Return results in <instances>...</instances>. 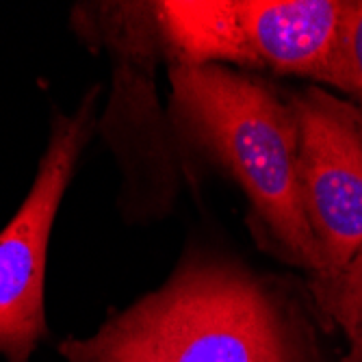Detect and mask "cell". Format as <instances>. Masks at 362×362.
<instances>
[{
	"mask_svg": "<svg viewBox=\"0 0 362 362\" xmlns=\"http://www.w3.org/2000/svg\"><path fill=\"white\" fill-rule=\"evenodd\" d=\"M306 280L260 272L217 247H189L172 276L111 315L68 362H341Z\"/></svg>",
	"mask_w": 362,
	"mask_h": 362,
	"instance_id": "cell-1",
	"label": "cell"
},
{
	"mask_svg": "<svg viewBox=\"0 0 362 362\" xmlns=\"http://www.w3.org/2000/svg\"><path fill=\"white\" fill-rule=\"evenodd\" d=\"M170 119L180 141L245 193L256 241L313 276L321 258L300 191V126L286 89L226 65H170Z\"/></svg>",
	"mask_w": 362,
	"mask_h": 362,
	"instance_id": "cell-2",
	"label": "cell"
},
{
	"mask_svg": "<svg viewBox=\"0 0 362 362\" xmlns=\"http://www.w3.org/2000/svg\"><path fill=\"white\" fill-rule=\"evenodd\" d=\"M170 65H226L310 78L339 93L347 0H160L146 3Z\"/></svg>",
	"mask_w": 362,
	"mask_h": 362,
	"instance_id": "cell-3",
	"label": "cell"
},
{
	"mask_svg": "<svg viewBox=\"0 0 362 362\" xmlns=\"http://www.w3.org/2000/svg\"><path fill=\"white\" fill-rule=\"evenodd\" d=\"M95 91L85 95L74 115H54L35 182L0 233V354L7 362H30L37 345L50 339L44 308L48 243L63 193L91 137Z\"/></svg>",
	"mask_w": 362,
	"mask_h": 362,
	"instance_id": "cell-4",
	"label": "cell"
},
{
	"mask_svg": "<svg viewBox=\"0 0 362 362\" xmlns=\"http://www.w3.org/2000/svg\"><path fill=\"white\" fill-rule=\"evenodd\" d=\"M300 126V191L321 272L362 245V107L319 85L286 91Z\"/></svg>",
	"mask_w": 362,
	"mask_h": 362,
	"instance_id": "cell-5",
	"label": "cell"
},
{
	"mask_svg": "<svg viewBox=\"0 0 362 362\" xmlns=\"http://www.w3.org/2000/svg\"><path fill=\"white\" fill-rule=\"evenodd\" d=\"M304 280L325 325L343 332L347 347L362 345V245L341 267Z\"/></svg>",
	"mask_w": 362,
	"mask_h": 362,
	"instance_id": "cell-6",
	"label": "cell"
},
{
	"mask_svg": "<svg viewBox=\"0 0 362 362\" xmlns=\"http://www.w3.org/2000/svg\"><path fill=\"white\" fill-rule=\"evenodd\" d=\"M341 50L345 74L343 93L362 107V0H347Z\"/></svg>",
	"mask_w": 362,
	"mask_h": 362,
	"instance_id": "cell-7",
	"label": "cell"
},
{
	"mask_svg": "<svg viewBox=\"0 0 362 362\" xmlns=\"http://www.w3.org/2000/svg\"><path fill=\"white\" fill-rule=\"evenodd\" d=\"M341 362H362V345L347 347V354L341 356Z\"/></svg>",
	"mask_w": 362,
	"mask_h": 362,
	"instance_id": "cell-8",
	"label": "cell"
}]
</instances>
